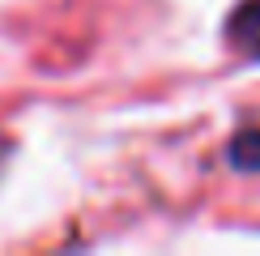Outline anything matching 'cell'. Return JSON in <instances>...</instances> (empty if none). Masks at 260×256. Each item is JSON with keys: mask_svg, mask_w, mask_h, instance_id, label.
<instances>
[{"mask_svg": "<svg viewBox=\"0 0 260 256\" xmlns=\"http://www.w3.org/2000/svg\"><path fill=\"white\" fill-rule=\"evenodd\" d=\"M247 30H252V39L260 43V13H252V17H247Z\"/></svg>", "mask_w": 260, "mask_h": 256, "instance_id": "6da1fadb", "label": "cell"}]
</instances>
